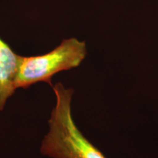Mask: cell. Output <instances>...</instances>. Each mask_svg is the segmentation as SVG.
I'll return each mask as SVG.
<instances>
[{
	"label": "cell",
	"instance_id": "1",
	"mask_svg": "<svg viewBox=\"0 0 158 158\" xmlns=\"http://www.w3.org/2000/svg\"><path fill=\"white\" fill-rule=\"evenodd\" d=\"M55 105L48 121V130L40 153L49 158H106L83 135L72 114L74 91L59 82L53 86Z\"/></svg>",
	"mask_w": 158,
	"mask_h": 158
},
{
	"label": "cell",
	"instance_id": "2",
	"mask_svg": "<svg viewBox=\"0 0 158 158\" xmlns=\"http://www.w3.org/2000/svg\"><path fill=\"white\" fill-rule=\"evenodd\" d=\"M87 54L86 45L76 37L63 40L50 52L34 56H21L15 86L27 89L38 82L51 86L55 74L76 68L81 64Z\"/></svg>",
	"mask_w": 158,
	"mask_h": 158
},
{
	"label": "cell",
	"instance_id": "3",
	"mask_svg": "<svg viewBox=\"0 0 158 158\" xmlns=\"http://www.w3.org/2000/svg\"><path fill=\"white\" fill-rule=\"evenodd\" d=\"M21 56L0 37V113L16 90L15 82Z\"/></svg>",
	"mask_w": 158,
	"mask_h": 158
}]
</instances>
